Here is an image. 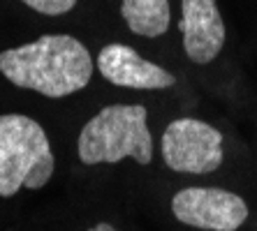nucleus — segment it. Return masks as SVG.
<instances>
[{
    "mask_svg": "<svg viewBox=\"0 0 257 231\" xmlns=\"http://www.w3.org/2000/svg\"><path fill=\"white\" fill-rule=\"evenodd\" d=\"M0 72L17 88L58 100L86 88L93 77L88 49L72 35H42L35 42L5 49Z\"/></svg>",
    "mask_w": 257,
    "mask_h": 231,
    "instance_id": "obj_1",
    "label": "nucleus"
},
{
    "mask_svg": "<svg viewBox=\"0 0 257 231\" xmlns=\"http://www.w3.org/2000/svg\"><path fill=\"white\" fill-rule=\"evenodd\" d=\"M149 113L142 104H111L84 125L77 153L84 164H118L132 157L139 164L153 162Z\"/></svg>",
    "mask_w": 257,
    "mask_h": 231,
    "instance_id": "obj_2",
    "label": "nucleus"
},
{
    "mask_svg": "<svg viewBox=\"0 0 257 231\" xmlns=\"http://www.w3.org/2000/svg\"><path fill=\"white\" fill-rule=\"evenodd\" d=\"M56 169L54 150L44 127L24 113L0 116V196H14L21 187L40 190Z\"/></svg>",
    "mask_w": 257,
    "mask_h": 231,
    "instance_id": "obj_3",
    "label": "nucleus"
},
{
    "mask_svg": "<svg viewBox=\"0 0 257 231\" xmlns=\"http://www.w3.org/2000/svg\"><path fill=\"white\" fill-rule=\"evenodd\" d=\"M222 134L197 118H179L162 134V160L179 173H211L222 164Z\"/></svg>",
    "mask_w": 257,
    "mask_h": 231,
    "instance_id": "obj_4",
    "label": "nucleus"
},
{
    "mask_svg": "<svg viewBox=\"0 0 257 231\" xmlns=\"http://www.w3.org/2000/svg\"><path fill=\"white\" fill-rule=\"evenodd\" d=\"M172 213L181 224L202 231H236L248 219V203L220 187H186L174 194Z\"/></svg>",
    "mask_w": 257,
    "mask_h": 231,
    "instance_id": "obj_5",
    "label": "nucleus"
},
{
    "mask_svg": "<svg viewBox=\"0 0 257 231\" xmlns=\"http://www.w3.org/2000/svg\"><path fill=\"white\" fill-rule=\"evenodd\" d=\"M183 51L195 65H209L225 47V21L215 0H181Z\"/></svg>",
    "mask_w": 257,
    "mask_h": 231,
    "instance_id": "obj_6",
    "label": "nucleus"
},
{
    "mask_svg": "<svg viewBox=\"0 0 257 231\" xmlns=\"http://www.w3.org/2000/svg\"><path fill=\"white\" fill-rule=\"evenodd\" d=\"M97 72L109 83L132 90H165L176 83V77L135 51L127 44H107L97 54Z\"/></svg>",
    "mask_w": 257,
    "mask_h": 231,
    "instance_id": "obj_7",
    "label": "nucleus"
},
{
    "mask_svg": "<svg viewBox=\"0 0 257 231\" xmlns=\"http://www.w3.org/2000/svg\"><path fill=\"white\" fill-rule=\"evenodd\" d=\"M120 14L127 28L142 37H160L169 30V0H120Z\"/></svg>",
    "mask_w": 257,
    "mask_h": 231,
    "instance_id": "obj_8",
    "label": "nucleus"
},
{
    "mask_svg": "<svg viewBox=\"0 0 257 231\" xmlns=\"http://www.w3.org/2000/svg\"><path fill=\"white\" fill-rule=\"evenodd\" d=\"M21 3L35 12L47 14V17H63L77 7L79 0H21Z\"/></svg>",
    "mask_w": 257,
    "mask_h": 231,
    "instance_id": "obj_9",
    "label": "nucleus"
},
{
    "mask_svg": "<svg viewBox=\"0 0 257 231\" xmlns=\"http://www.w3.org/2000/svg\"><path fill=\"white\" fill-rule=\"evenodd\" d=\"M88 231H118V229H114V226L107 224V222H100V224H95L93 229H88Z\"/></svg>",
    "mask_w": 257,
    "mask_h": 231,
    "instance_id": "obj_10",
    "label": "nucleus"
}]
</instances>
